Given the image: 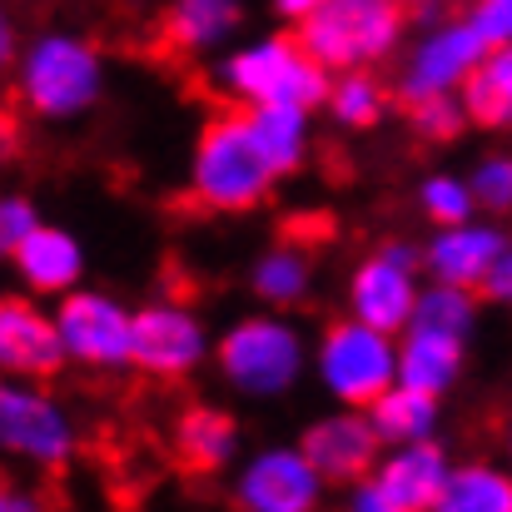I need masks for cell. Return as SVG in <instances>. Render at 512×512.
I'll list each match as a JSON object with an SVG mask.
<instances>
[{
  "mask_svg": "<svg viewBox=\"0 0 512 512\" xmlns=\"http://www.w3.org/2000/svg\"><path fill=\"white\" fill-rule=\"evenodd\" d=\"M413 329H433V334H453V339H468L478 329V299L473 289H458V284H418L413 294V314H408ZM403 324V329H408Z\"/></svg>",
  "mask_w": 512,
  "mask_h": 512,
  "instance_id": "cell-25",
  "label": "cell"
},
{
  "mask_svg": "<svg viewBox=\"0 0 512 512\" xmlns=\"http://www.w3.org/2000/svg\"><path fill=\"white\" fill-rule=\"evenodd\" d=\"M368 423L378 433L383 448H398V443H423L438 433V418H443V403L438 393H423V388H408V383H388L378 398H368Z\"/></svg>",
  "mask_w": 512,
  "mask_h": 512,
  "instance_id": "cell-20",
  "label": "cell"
},
{
  "mask_svg": "<svg viewBox=\"0 0 512 512\" xmlns=\"http://www.w3.org/2000/svg\"><path fill=\"white\" fill-rule=\"evenodd\" d=\"M463 348L468 339L433 334V329H398L393 334V358H398V383L423 388V393H448L463 378Z\"/></svg>",
  "mask_w": 512,
  "mask_h": 512,
  "instance_id": "cell-18",
  "label": "cell"
},
{
  "mask_svg": "<svg viewBox=\"0 0 512 512\" xmlns=\"http://www.w3.org/2000/svg\"><path fill=\"white\" fill-rule=\"evenodd\" d=\"M15 50H20V35H15V20H10V10L0 5V75L15 65Z\"/></svg>",
  "mask_w": 512,
  "mask_h": 512,
  "instance_id": "cell-35",
  "label": "cell"
},
{
  "mask_svg": "<svg viewBox=\"0 0 512 512\" xmlns=\"http://www.w3.org/2000/svg\"><path fill=\"white\" fill-rule=\"evenodd\" d=\"M174 453L194 473H219V468H229L239 458V423L229 413H219V408L194 403L174 423Z\"/></svg>",
  "mask_w": 512,
  "mask_h": 512,
  "instance_id": "cell-21",
  "label": "cell"
},
{
  "mask_svg": "<svg viewBox=\"0 0 512 512\" xmlns=\"http://www.w3.org/2000/svg\"><path fill=\"white\" fill-rule=\"evenodd\" d=\"M408 125H413V135L428 140V145H453V140L468 130V115H463L458 95L443 90V95H418V100H408Z\"/></svg>",
  "mask_w": 512,
  "mask_h": 512,
  "instance_id": "cell-28",
  "label": "cell"
},
{
  "mask_svg": "<svg viewBox=\"0 0 512 512\" xmlns=\"http://www.w3.org/2000/svg\"><path fill=\"white\" fill-rule=\"evenodd\" d=\"M314 373L329 388V398L343 408H368V398H378L393 378H398V358H393V334L358 324L353 314L329 324L319 353H314Z\"/></svg>",
  "mask_w": 512,
  "mask_h": 512,
  "instance_id": "cell-7",
  "label": "cell"
},
{
  "mask_svg": "<svg viewBox=\"0 0 512 512\" xmlns=\"http://www.w3.org/2000/svg\"><path fill=\"white\" fill-rule=\"evenodd\" d=\"M443 512H508L512 508V478L493 463H448L443 493H438Z\"/></svg>",
  "mask_w": 512,
  "mask_h": 512,
  "instance_id": "cell-24",
  "label": "cell"
},
{
  "mask_svg": "<svg viewBox=\"0 0 512 512\" xmlns=\"http://www.w3.org/2000/svg\"><path fill=\"white\" fill-rule=\"evenodd\" d=\"M418 209H423L433 224H458V219H468L478 204H473L468 179H458V174H433V179H423V189H418Z\"/></svg>",
  "mask_w": 512,
  "mask_h": 512,
  "instance_id": "cell-29",
  "label": "cell"
},
{
  "mask_svg": "<svg viewBox=\"0 0 512 512\" xmlns=\"http://www.w3.org/2000/svg\"><path fill=\"white\" fill-rule=\"evenodd\" d=\"M10 264H15L20 284L35 299H60L65 289H75L85 279V244L70 229H60V224H35L10 249Z\"/></svg>",
  "mask_w": 512,
  "mask_h": 512,
  "instance_id": "cell-17",
  "label": "cell"
},
{
  "mask_svg": "<svg viewBox=\"0 0 512 512\" xmlns=\"http://www.w3.org/2000/svg\"><path fill=\"white\" fill-rule=\"evenodd\" d=\"M443 478H448V453L433 438H423V443H398L388 458L378 453L373 468L348 488L358 512H428L438 508Z\"/></svg>",
  "mask_w": 512,
  "mask_h": 512,
  "instance_id": "cell-9",
  "label": "cell"
},
{
  "mask_svg": "<svg viewBox=\"0 0 512 512\" xmlns=\"http://www.w3.org/2000/svg\"><path fill=\"white\" fill-rule=\"evenodd\" d=\"M189 189L214 214H249L269 199L274 170L254 150V140L244 130V115H214L199 130L194 160H189Z\"/></svg>",
  "mask_w": 512,
  "mask_h": 512,
  "instance_id": "cell-4",
  "label": "cell"
},
{
  "mask_svg": "<svg viewBox=\"0 0 512 512\" xmlns=\"http://www.w3.org/2000/svg\"><path fill=\"white\" fill-rule=\"evenodd\" d=\"M30 508H35V498H25V493H15V488L0 483V512H30Z\"/></svg>",
  "mask_w": 512,
  "mask_h": 512,
  "instance_id": "cell-37",
  "label": "cell"
},
{
  "mask_svg": "<svg viewBox=\"0 0 512 512\" xmlns=\"http://www.w3.org/2000/svg\"><path fill=\"white\" fill-rule=\"evenodd\" d=\"M413 294H418V249L413 244H383L378 254H368L353 279H348V314L368 329L398 334L413 314Z\"/></svg>",
  "mask_w": 512,
  "mask_h": 512,
  "instance_id": "cell-11",
  "label": "cell"
},
{
  "mask_svg": "<svg viewBox=\"0 0 512 512\" xmlns=\"http://www.w3.org/2000/svg\"><path fill=\"white\" fill-rule=\"evenodd\" d=\"M324 105L343 130H378L388 115V90L373 80V70H339V80H329Z\"/></svg>",
  "mask_w": 512,
  "mask_h": 512,
  "instance_id": "cell-26",
  "label": "cell"
},
{
  "mask_svg": "<svg viewBox=\"0 0 512 512\" xmlns=\"http://www.w3.org/2000/svg\"><path fill=\"white\" fill-rule=\"evenodd\" d=\"M80 448V428L60 398H50L30 378L0 373V453L30 468H65Z\"/></svg>",
  "mask_w": 512,
  "mask_h": 512,
  "instance_id": "cell-6",
  "label": "cell"
},
{
  "mask_svg": "<svg viewBox=\"0 0 512 512\" xmlns=\"http://www.w3.org/2000/svg\"><path fill=\"white\" fill-rule=\"evenodd\" d=\"M329 70L294 40V35H264L219 60V90L239 105H324Z\"/></svg>",
  "mask_w": 512,
  "mask_h": 512,
  "instance_id": "cell-3",
  "label": "cell"
},
{
  "mask_svg": "<svg viewBox=\"0 0 512 512\" xmlns=\"http://www.w3.org/2000/svg\"><path fill=\"white\" fill-rule=\"evenodd\" d=\"M15 95L35 120L65 125L100 105L105 95V55L70 30H50L15 50Z\"/></svg>",
  "mask_w": 512,
  "mask_h": 512,
  "instance_id": "cell-1",
  "label": "cell"
},
{
  "mask_svg": "<svg viewBox=\"0 0 512 512\" xmlns=\"http://www.w3.org/2000/svg\"><path fill=\"white\" fill-rule=\"evenodd\" d=\"M408 10L398 0H324L294 20V40L329 70H373L403 45Z\"/></svg>",
  "mask_w": 512,
  "mask_h": 512,
  "instance_id": "cell-2",
  "label": "cell"
},
{
  "mask_svg": "<svg viewBox=\"0 0 512 512\" xmlns=\"http://www.w3.org/2000/svg\"><path fill=\"white\" fill-rule=\"evenodd\" d=\"M498 254H508V234L498 224H478L468 214L458 224H438L433 244L418 254V269H428V279H438V284H458V289L478 294V284Z\"/></svg>",
  "mask_w": 512,
  "mask_h": 512,
  "instance_id": "cell-15",
  "label": "cell"
},
{
  "mask_svg": "<svg viewBox=\"0 0 512 512\" xmlns=\"http://www.w3.org/2000/svg\"><path fill=\"white\" fill-rule=\"evenodd\" d=\"M463 20L483 35V45H488V50L512 40V0H473V10H468Z\"/></svg>",
  "mask_w": 512,
  "mask_h": 512,
  "instance_id": "cell-32",
  "label": "cell"
},
{
  "mask_svg": "<svg viewBox=\"0 0 512 512\" xmlns=\"http://www.w3.org/2000/svg\"><path fill=\"white\" fill-rule=\"evenodd\" d=\"M244 20L239 0H170L165 10V40L184 55H204L219 50Z\"/></svg>",
  "mask_w": 512,
  "mask_h": 512,
  "instance_id": "cell-23",
  "label": "cell"
},
{
  "mask_svg": "<svg viewBox=\"0 0 512 512\" xmlns=\"http://www.w3.org/2000/svg\"><path fill=\"white\" fill-rule=\"evenodd\" d=\"M478 294H483V299H493V304H508L512 299V254H498V259H493V269L483 274Z\"/></svg>",
  "mask_w": 512,
  "mask_h": 512,
  "instance_id": "cell-33",
  "label": "cell"
},
{
  "mask_svg": "<svg viewBox=\"0 0 512 512\" xmlns=\"http://www.w3.org/2000/svg\"><path fill=\"white\" fill-rule=\"evenodd\" d=\"M319 5H324V0H274V15L294 25V20H304L309 10H319Z\"/></svg>",
  "mask_w": 512,
  "mask_h": 512,
  "instance_id": "cell-36",
  "label": "cell"
},
{
  "mask_svg": "<svg viewBox=\"0 0 512 512\" xmlns=\"http://www.w3.org/2000/svg\"><path fill=\"white\" fill-rule=\"evenodd\" d=\"M209 358V329L184 299H160L130 314V368L174 383Z\"/></svg>",
  "mask_w": 512,
  "mask_h": 512,
  "instance_id": "cell-10",
  "label": "cell"
},
{
  "mask_svg": "<svg viewBox=\"0 0 512 512\" xmlns=\"http://www.w3.org/2000/svg\"><path fill=\"white\" fill-rule=\"evenodd\" d=\"M403 10H438V5H453V0H398Z\"/></svg>",
  "mask_w": 512,
  "mask_h": 512,
  "instance_id": "cell-38",
  "label": "cell"
},
{
  "mask_svg": "<svg viewBox=\"0 0 512 512\" xmlns=\"http://www.w3.org/2000/svg\"><path fill=\"white\" fill-rule=\"evenodd\" d=\"M20 145H25L20 120H15V110H5V105H0V165H10V160L20 155Z\"/></svg>",
  "mask_w": 512,
  "mask_h": 512,
  "instance_id": "cell-34",
  "label": "cell"
},
{
  "mask_svg": "<svg viewBox=\"0 0 512 512\" xmlns=\"http://www.w3.org/2000/svg\"><path fill=\"white\" fill-rule=\"evenodd\" d=\"M299 448H304V458L319 468V478H324L329 488L358 483V478L373 468V458L383 453V443H378V433H373V423H368L363 408H343V413L319 418V423L304 433Z\"/></svg>",
  "mask_w": 512,
  "mask_h": 512,
  "instance_id": "cell-14",
  "label": "cell"
},
{
  "mask_svg": "<svg viewBox=\"0 0 512 512\" xmlns=\"http://www.w3.org/2000/svg\"><path fill=\"white\" fill-rule=\"evenodd\" d=\"M329 483L304 458V448H264L244 458L234 478V503L244 512H314Z\"/></svg>",
  "mask_w": 512,
  "mask_h": 512,
  "instance_id": "cell-12",
  "label": "cell"
},
{
  "mask_svg": "<svg viewBox=\"0 0 512 512\" xmlns=\"http://www.w3.org/2000/svg\"><path fill=\"white\" fill-rule=\"evenodd\" d=\"M483 35L468 25V20H443L433 25L403 60L398 70V100H418V95H443V90H458V80L478 65L483 55Z\"/></svg>",
  "mask_w": 512,
  "mask_h": 512,
  "instance_id": "cell-13",
  "label": "cell"
},
{
  "mask_svg": "<svg viewBox=\"0 0 512 512\" xmlns=\"http://www.w3.org/2000/svg\"><path fill=\"white\" fill-rule=\"evenodd\" d=\"M309 259H304V249L299 244H279V249H269L259 264H254V274H249V284H254V294L264 299V304H274V309H289V304H299L304 294H309Z\"/></svg>",
  "mask_w": 512,
  "mask_h": 512,
  "instance_id": "cell-27",
  "label": "cell"
},
{
  "mask_svg": "<svg viewBox=\"0 0 512 512\" xmlns=\"http://www.w3.org/2000/svg\"><path fill=\"white\" fill-rule=\"evenodd\" d=\"M458 105L483 130H508L512 120V55L508 45H493L478 55V65L458 80Z\"/></svg>",
  "mask_w": 512,
  "mask_h": 512,
  "instance_id": "cell-22",
  "label": "cell"
},
{
  "mask_svg": "<svg viewBox=\"0 0 512 512\" xmlns=\"http://www.w3.org/2000/svg\"><path fill=\"white\" fill-rule=\"evenodd\" d=\"M65 368L55 319L35 299H0V373L45 383Z\"/></svg>",
  "mask_w": 512,
  "mask_h": 512,
  "instance_id": "cell-16",
  "label": "cell"
},
{
  "mask_svg": "<svg viewBox=\"0 0 512 512\" xmlns=\"http://www.w3.org/2000/svg\"><path fill=\"white\" fill-rule=\"evenodd\" d=\"M55 339L65 363L95 368V373H120L130 368V309L110 294L95 289H65L55 304Z\"/></svg>",
  "mask_w": 512,
  "mask_h": 512,
  "instance_id": "cell-8",
  "label": "cell"
},
{
  "mask_svg": "<svg viewBox=\"0 0 512 512\" xmlns=\"http://www.w3.org/2000/svg\"><path fill=\"white\" fill-rule=\"evenodd\" d=\"M468 189H473V204L478 209H493V214H503L512 204V160L508 155H488V160H478V170L468 179Z\"/></svg>",
  "mask_w": 512,
  "mask_h": 512,
  "instance_id": "cell-30",
  "label": "cell"
},
{
  "mask_svg": "<svg viewBox=\"0 0 512 512\" xmlns=\"http://www.w3.org/2000/svg\"><path fill=\"white\" fill-rule=\"evenodd\" d=\"M244 130L274 179L299 174L309 160V110L304 105H244Z\"/></svg>",
  "mask_w": 512,
  "mask_h": 512,
  "instance_id": "cell-19",
  "label": "cell"
},
{
  "mask_svg": "<svg viewBox=\"0 0 512 512\" xmlns=\"http://www.w3.org/2000/svg\"><path fill=\"white\" fill-rule=\"evenodd\" d=\"M214 358L239 398H284L309 368V343L279 314H249L224 329Z\"/></svg>",
  "mask_w": 512,
  "mask_h": 512,
  "instance_id": "cell-5",
  "label": "cell"
},
{
  "mask_svg": "<svg viewBox=\"0 0 512 512\" xmlns=\"http://www.w3.org/2000/svg\"><path fill=\"white\" fill-rule=\"evenodd\" d=\"M40 224V209L30 194H0V259H10V249Z\"/></svg>",
  "mask_w": 512,
  "mask_h": 512,
  "instance_id": "cell-31",
  "label": "cell"
}]
</instances>
